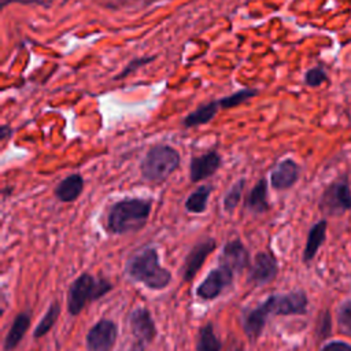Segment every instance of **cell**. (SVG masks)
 Wrapping results in <instances>:
<instances>
[{
  "mask_svg": "<svg viewBox=\"0 0 351 351\" xmlns=\"http://www.w3.org/2000/svg\"><path fill=\"white\" fill-rule=\"evenodd\" d=\"M221 156L217 151H208L199 156H193L189 163V178L192 182L203 181L213 174L221 166Z\"/></svg>",
  "mask_w": 351,
  "mask_h": 351,
  "instance_id": "cell-13",
  "label": "cell"
},
{
  "mask_svg": "<svg viewBox=\"0 0 351 351\" xmlns=\"http://www.w3.org/2000/svg\"><path fill=\"white\" fill-rule=\"evenodd\" d=\"M180 152L167 145L156 144L151 147L140 162V173L145 181L163 182L166 181L180 166Z\"/></svg>",
  "mask_w": 351,
  "mask_h": 351,
  "instance_id": "cell-3",
  "label": "cell"
},
{
  "mask_svg": "<svg viewBox=\"0 0 351 351\" xmlns=\"http://www.w3.org/2000/svg\"><path fill=\"white\" fill-rule=\"evenodd\" d=\"M325 236H326V221L325 219L318 221L317 223H314L310 228L308 234H307L306 247L303 251V261L306 263L310 262L315 256L318 248L322 245V243L325 240Z\"/></svg>",
  "mask_w": 351,
  "mask_h": 351,
  "instance_id": "cell-20",
  "label": "cell"
},
{
  "mask_svg": "<svg viewBox=\"0 0 351 351\" xmlns=\"http://www.w3.org/2000/svg\"><path fill=\"white\" fill-rule=\"evenodd\" d=\"M126 276L148 289H165L171 281V273L159 262V254L155 247H145L130 255L125 265Z\"/></svg>",
  "mask_w": 351,
  "mask_h": 351,
  "instance_id": "cell-1",
  "label": "cell"
},
{
  "mask_svg": "<svg viewBox=\"0 0 351 351\" xmlns=\"http://www.w3.org/2000/svg\"><path fill=\"white\" fill-rule=\"evenodd\" d=\"M244 185H245V180L244 178H239L229 189L228 192L225 193L223 196V210L229 214H232L236 207L239 206L240 203V199H241V195H243V189H244Z\"/></svg>",
  "mask_w": 351,
  "mask_h": 351,
  "instance_id": "cell-24",
  "label": "cell"
},
{
  "mask_svg": "<svg viewBox=\"0 0 351 351\" xmlns=\"http://www.w3.org/2000/svg\"><path fill=\"white\" fill-rule=\"evenodd\" d=\"M130 330L141 343H151L156 337L155 321L145 307H136L129 317Z\"/></svg>",
  "mask_w": 351,
  "mask_h": 351,
  "instance_id": "cell-12",
  "label": "cell"
},
{
  "mask_svg": "<svg viewBox=\"0 0 351 351\" xmlns=\"http://www.w3.org/2000/svg\"><path fill=\"white\" fill-rule=\"evenodd\" d=\"M245 206L251 213L263 214L269 210V199H267V180L261 178L250 191Z\"/></svg>",
  "mask_w": 351,
  "mask_h": 351,
  "instance_id": "cell-18",
  "label": "cell"
},
{
  "mask_svg": "<svg viewBox=\"0 0 351 351\" xmlns=\"http://www.w3.org/2000/svg\"><path fill=\"white\" fill-rule=\"evenodd\" d=\"M14 1H21V3H26V0H1V7H5L8 3H14Z\"/></svg>",
  "mask_w": 351,
  "mask_h": 351,
  "instance_id": "cell-33",
  "label": "cell"
},
{
  "mask_svg": "<svg viewBox=\"0 0 351 351\" xmlns=\"http://www.w3.org/2000/svg\"><path fill=\"white\" fill-rule=\"evenodd\" d=\"M219 266L229 269L232 273H241L250 266V254L241 240H229L221 251L218 258Z\"/></svg>",
  "mask_w": 351,
  "mask_h": 351,
  "instance_id": "cell-11",
  "label": "cell"
},
{
  "mask_svg": "<svg viewBox=\"0 0 351 351\" xmlns=\"http://www.w3.org/2000/svg\"><path fill=\"white\" fill-rule=\"evenodd\" d=\"M60 315V304L58 300H53L48 310L45 311V314L43 315V318L40 319V322L37 324L34 332H33V337L34 339H40V337H44L52 328L53 325L56 324L58 318Z\"/></svg>",
  "mask_w": 351,
  "mask_h": 351,
  "instance_id": "cell-23",
  "label": "cell"
},
{
  "mask_svg": "<svg viewBox=\"0 0 351 351\" xmlns=\"http://www.w3.org/2000/svg\"><path fill=\"white\" fill-rule=\"evenodd\" d=\"M154 59H155V56H143V58H137V59L130 60V62L125 66V69H123L118 75H115V77H114V80L125 78L126 75H129L130 73L136 71L137 69H140V67H143V66H145V64L151 63Z\"/></svg>",
  "mask_w": 351,
  "mask_h": 351,
  "instance_id": "cell-27",
  "label": "cell"
},
{
  "mask_svg": "<svg viewBox=\"0 0 351 351\" xmlns=\"http://www.w3.org/2000/svg\"><path fill=\"white\" fill-rule=\"evenodd\" d=\"M84 191V178L81 174L74 173L63 178L53 189L55 197L63 203H71L80 197Z\"/></svg>",
  "mask_w": 351,
  "mask_h": 351,
  "instance_id": "cell-16",
  "label": "cell"
},
{
  "mask_svg": "<svg viewBox=\"0 0 351 351\" xmlns=\"http://www.w3.org/2000/svg\"><path fill=\"white\" fill-rule=\"evenodd\" d=\"M233 276L234 273L223 266L213 269L196 288V296L203 300L217 299L228 287L232 285Z\"/></svg>",
  "mask_w": 351,
  "mask_h": 351,
  "instance_id": "cell-9",
  "label": "cell"
},
{
  "mask_svg": "<svg viewBox=\"0 0 351 351\" xmlns=\"http://www.w3.org/2000/svg\"><path fill=\"white\" fill-rule=\"evenodd\" d=\"M326 81V73L324 69L321 67H313V69H308L304 74V82L306 85L308 86H319L321 84H324Z\"/></svg>",
  "mask_w": 351,
  "mask_h": 351,
  "instance_id": "cell-28",
  "label": "cell"
},
{
  "mask_svg": "<svg viewBox=\"0 0 351 351\" xmlns=\"http://www.w3.org/2000/svg\"><path fill=\"white\" fill-rule=\"evenodd\" d=\"M218 108H219L218 100L210 101V103H204V104L199 106L196 110H193L192 112H189L182 119V126L184 128H195V126H200V125L208 123L217 115Z\"/></svg>",
  "mask_w": 351,
  "mask_h": 351,
  "instance_id": "cell-19",
  "label": "cell"
},
{
  "mask_svg": "<svg viewBox=\"0 0 351 351\" xmlns=\"http://www.w3.org/2000/svg\"><path fill=\"white\" fill-rule=\"evenodd\" d=\"M11 133H12V132H11V128H10V126H7V125H3V126H1V132H0L1 140H5Z\"/></svg>",
  "mask_w": 351,
  "mask_h": 351,
  "instance_id": "cell-31",
  "label": "cell"
},
{
  "mask_svg": "<svg viewBox=\"0 0 351 351\" xmlns=\"http://www.w3.org/2000/svg\"><path fill=\"white\" fill-rule=\"evenodd\" d=\"M152 202L143 197H125L115 202L107 214L106 229L112 234L140 230L148 221Z\"/></svg>",
  "mask_w": 351,
  "mask_h": 351,
  "instance_id": "cell-2",
  "label": "cell"
},
{
  "mask_svg": "<svg viewBox=\"0 0 351 351\" xmlns=\"http://www.w3.org/2000/svg\"><path fill=\"white\" fill-rule=\"evenodd\" d=\"M319 208L329 214H341L351 208V188L347 180L332 182L321 196Z\"/></svg>",
  "mask_w": 351,
  "mask_h": 351,
  "instance_id": "cell-6",
  "label": "cell"
},
{
  "mask_svg": "<svg viewBox=\"0 0 351 351\" xmlns=\"http://www.w3.org/2000/svg\"><path fill=\"white\" fill-rule=\"evenodd\" d=\"M112 289V284L104 277H93L85 271L78 276L67 292V310L70 315H78L88 303H92Z\"/></svg>",
  "mask_w": 351,
  "mask_h": 351,
  "instance_id": "cell-4",
  "label": "cell"
},
{
  "mask_svg": "<svg viewBox=\"0 0 351 351\" xmlns=\"http://www.w3.org/2000/svg\"><path fill=\"white\" fill-rule=\"evenodd\" d=\"M300 176V167L293 159L281 160L270 173V184L276 191L289 189L296 184Z\"/></svg>",
  "mask_w": 351,
  "mask_h": 351,
  "instance_id": "cell-14",
  "label": "cell"
},
{
  "mask_svg": "<svg viewBox=\"0 0 351 351\" xmlns=\"http://www.w3.org/2000/svg\"><path fill=\"white\" fill-rule=\"evenodd\" d=\"M330 314L329 311H322L318 317V321H317V328H315V332H317V336L319 339H325L329 333H330Z\"/></svg>",
  "mask_w": 351,
  "mask_h": 351,
  "instance_id": "cell-29",
  "label": "cell"
},
{
  "mask_svg": "<svg viewBox=\"0 0 351 351\" xmlns=\"http://www.w3.org/2000/svg\"><path fill=\"white\" fill-rule=\"evenodd\" d=\"M337 322L341 332L351 336V302H346L337 311Z\"/></svg>",
  "mask_w": 351,
  "mask_h": 351,
  "instance_id": "cell-26",
  "label": "cell"
},
{
  "mask_svg": "<svg viewBox=\"0 0 351 351\" xmlns=\"http://www.w3.org/2000/svg\"><path fill=\"white\" fill-rule=\"evenodd\" d=\"M278 273V263L273 254L259 251L255 254L248 270L247 282L254 287H262L271 282Z\"/></svg>",
  "mask_w": 351,
  "mask_h": 351,
  "instance_id": "cell-8",
  "label": "cell"
},
{
  "mask_svg": "<svg viewBox=\"0 0 351 351\" xmlns=\"http://www.w3.org/2000/svg\"><path fill=\"white\" fill-rule=\"evenodd\" d=\"M118 337V326L114 321L103 318L86 333V351H112Z\"/></svg>",
  "mask_w": 351,
  "mask_h": 351,
  "instance_id": "cell-7",
  "label": "cell"
},
{
  "mask_svg": "<svg viewBox=\"0 0 351 351\" xmlns=\"http://www.w3.org/2000/svg\"><path fill=\"white\" fill-rule=\"evenodd\" d=\"M222 343L217 337L214 332V326L211 322L200 326L196 340V351H221Z\"/></svg>",
  "mask_w": 351,
  "mask_h": 351,
  "instance_id": "cell-22",
  "label": "cell"
},
{
  "mask_svg": "<svg viewBox=\"0 0 351 351\" xmlns=\"http://www.w3.org/2000/svg\"><path fill=\"white\" fill-rule=\"evenodd\" d=\"M29 326H30V314L27 311H22L16 314L4 339V351L15 350L16 346L23 339V336L26 335Z\"/></svg>",
  "mask_w": 351,
  "mask_h": 351,
  "instance_id": "cell-17",
  "label": "cell"
},
{
  "mask_svg": "<svg viewBox=\"0 0 351 351\" xmlns=\"http://www.w3.org/2000/svg\"><path fill=\"white\" fill-rule=\"evenodd\" d=\"M267 314L274 315H302L307 311V296L303 291L270 295L261 303Z\"/></svg>",
  "mask_w": 351,
  "mask_h": 351,
  "instance_id": "cell-5",
  "label": "cell"
},
{
  "mask_svg": "<svg viewBox=\"0 0 351 351\" xmlns=\"http://www.w3.org/2000/svg\"><path fill=\"white\" fill-rule=\"evenodd\" d=\"M129 351H144V346H143L141 341H137V343H134V344L130 347Z\"/></svg>",
  "mask_w": 351,
  "mask_h": 351,
  "instance_id": "cell-32",
  "label": "cell"
},
{
  "mask_svg": "<svg viewBox=\"0 0 351 351\" xmlns=\"http://www.w3.org/2000/svg\"><path fill=\"white\" fill-rule=\"evenodd\" d=\"M267 315L269 314L265 311V308L261 303L255 307H245L241 311L240 322H241L245 336L251 341H255L262 335L266 321H267Z\"/></svg>",
  "mask_w": 351,
  "mask_h": 351,
  "instance_id": "cell-15",
  "label": "cell"
},
{
  "mask_svg": "<svg viewBox=\"0 0 351 351\" xmlns=\"http://www.w3.org/2000/svg\"><path fill=\"white\" fill-rule=\"evenodd\" d=\"M213 186L211 185H202L199 188H196L185 200L184 206L185 210L188 213L192 214H202L206 211L207 208V203H208V197L211 195Z\"/></svg>",
  "mask_w": 351,
  "mask_h": 351,
  "instance_id": "cell-21",
  "label": "cell"
},
{
  "mask_svg": "<svg viewBox=\"0 0 351 351\" xmlns=\"http://www.w3.org/2000/svg\"><path fill=\"white\" fill-rule=\"evenodd\" d=\"M217 247V243L214 239L208 237V239H204L199 243H196L191 251L188 252V255L185 256V261H184V266H182V270H181V274H182V280L189 282L193 280V277L196 276V273L200 270V267L203 266L206 258L215 250Z\"/></svg>",
  "mask_w": 351,
  "mask_h": 351,
  "instance_id": "cell-10",
  "label": "cell"
},
{
  "mask_svg": "<svg viewBox=\"0 0 351 351\" xmlns=\"http://www.w3.org/2000/svg\"><path fill=\"white\" fill-rule=\"evenodd\" d=\"M321 351H351V344L346 341H330L325 344Z\"/></svg>",
  "mask_w": 351,
  "mask_h": 351,
  "instance_id": "cell-30",
  "label": "cell"
},
{
  "mask_svg": "<svg viewBox=\"0 0 351 351\" xmlns=\"http://www.w3.org/2000/svg\"><path fill=\"white\" fill-rule=\"evenodd\" d=\"M256 95H258V89L245 88V89H240V90H237V92H234L229 96L221 97L218 100V104L222 108H233V107H237V106L245 103L247 100H250L251 97H254Z\"/></svg>",
  "mask_w": 351,
  "mask_h": 351,
  "instance_id": "cell-25",
  "label": "cell"
}]
</instances>
